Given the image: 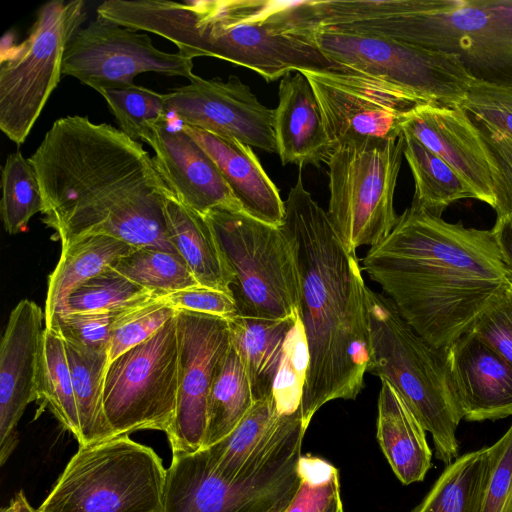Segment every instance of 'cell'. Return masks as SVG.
<instances>
[{
  "label": "cell",
  "instance_id": "1",
  "mask_svg": "<svg viewBox=\"0 0 512 512\" xmlns=\"http://www.w3.org/2000/svg\"><path fill=\"white\" fill-rule=\"evenodd\" d=\"M29 160L43 196L42 221L61 246L104 235L175 251L164 212L172 192L142 144L120 129L79 115L59 118Z\"/></svg>",
  "mask_w": 512,
  "mask_h": 512
},
{
  "label": "cell",
  "instance_id": "2",
  "mask_svg": "<svg viewBox=\"0 0 512 512\" xmlns=\"http://www.w3.org/2000/svg\"><path fill=\"white\" fill-rule=\"evenodd\" d=\"M362 269L408 325L440 350L470 331L510 283L492 229L449 223L414 206L368 249Z\"/></svg>",
  "mask_w": 512,
  "mask_h": 512
},
{
  "label": "cell",
  "instance_id": "3",
  "mask_svg": "<svg viewBox=\"0 0 512 512\" xmlns=\"http://www.w3.org/2000/svg\"><path fill=\"white\" fill-rule=\"evenodd\" d=\"M284 207L280 229L296 261L308 352L300 405L307 429L323 405L354 400L363 388L370 361L366 285L356 253L345 247L327 212L304 187L302 168Z\"/></svg>",
  "mask_w": 512,
  "mask_h": 512
},
{
  "label": "cell",
  "instance_id": "4",
  "mask_svg": "<svg viewBox=\"0 0 512 512\" xmlns=\"http://www.w3.org/2000/svg\"><path fill=\"white\" fill-rule=\"evenodd\" d=\"M97 17L172 42L188 58L212 57L273 82L292 71H321L331 62L315 42L314 3L271 0H107Z\"/></svg>",
  "mask_w": 512,
  "mask_h": 512
},
{
  "label": "cell",
  "instance_id": "5",
  "mask_svg": "<svg viewBox=\"0 0 512 512\" xmlns=\"http://www.w3.org/2000/svg\"><path fill=\"white\" fill-rule=\"evenodd\" d=\"M320 26L454 56L477 83L512 90V0L314 1Z\"/></svg>",
  "mask_w": 512,
  "mask_h": 512
},
{
  "label": "cell",
  "instance_id": "6",
  "mask_svg": "<svg viewBox=\"0 0 512 512\" xmlns=\"http://www.w3.org/2000/svg\"><path fill=\"white\" fill-rule=\"evenodd\" d=\"M370 361L367 372L387 380L432 436L446 465L458 456L463 419L444 350L436 349L401 317L393 302L366 286Z\"/></svg>",
  "mask_w": 512,
  "mask_h": 512
},
{
  "label": "cell",
  "instance_id": "7",
  "mask_svg": "<svg viewBox=\"0 0 512 512\" xmlns=\"http://www.w3.org/2000/svg\"><path fill=\"white\" fill-rule=\"evenodd\" d=\"M306 430L300 416L284 419L250 467L231 480L213 470L205 449L173 454L163 512H286L300 483Z\"/></svg>",
  "mask_w": 512,
  "mask_h": 512
},
{
  "label": "cell",
  "instance_id": "8",
  "mask_svg": "<svg viewBox=\"0 0 512 512\" xmlns=\"http://www.w3.org/2000/svg\"><path fill=\"white\" fill-rule=\"evenodd\" d=\"M167 469L153 449L117 436L79 449L39 512H163Z\"/></svg>",
  "mask_w": 512,
  "mask_h": 512
},
{
  "label": "cell",
  "instance_id": "9",
  "mask_svg": "<svg viewBox=\"0 0 512 512\" xmlns=\"http://www.w3.org/2000/svg\"><path fill=\"white\" fill-rule=\"evenodd\" d=\"M204 216L232 275L238 315L283 319L298 314L296 261L280 227L242 211L218 209Z\"/></svg>",
  "mask_w": 512,
  "mask_h": 512
},
{
  "label": "cell",
  "instance_id": "10",
  "mask_svg": "<svg viewBox=\"0 0 512 512\" xmlns=\"http://www.w3.org/2000/svg\"><path fill=\"white\" fill-rule=\"evenodd\" d=\"M403 157V134L333 150L328 161L327 215L345 247L356 253L384 240L397 223L394 193Z\"/></svg>",
  "mask_w": 512,
  "mask_h": 512
},
{
  "label": "cell",
  "instance_id": "11",
  "mask_svg": "<svg viewBox=\"0 0 512 512\" xmlns=\"http://www.w3.org/2000/svg\"><path fill=\"white\" fill-rule=\"evenodd\" d=\"M85 20L83 0L46 2L38 8L28 36L2 54L0 128L18 146L57 87L66 47Z\"/></svg>",
  "mask_w": 512,
  "mask_h": 512
},
{
  "label": "cell",
  "instance_id": "12",
  "mask_svg": "<svg viewBox=\"0 0 512 512\" xmlns=\"http://www.w3.org/2000/svg\"><path fill=\"white\" fill-rule=\"evenodd\" d=\"M176 315L154 335L108 363L103 409L113 437L170 429L178 395Z\"/></svg>",
  "mask_w": 512,
  "mask_h": 512
},
{
  "label": "cell",
  "instance_id": "13",
  "mask_svg": "<svg viewBox=\"0 0 512 512\" xmlns=\"http://www.w3.org/2000/svg\"><path fill=\"white\" fill-rule=\"evenodd\" d=\"M315 42L331 62L400 86L430 103L455 107L476 83L454 56L386 37L319 26Z\"/></svg>",
  "mask_w": 512,
  "mask_h": 512
},
{
  "label": "cell",
  "instance_id": "14",
  "mask_svg": "<svg viewBox=\"0 0 512 512\" xmlns=\"http://www.w3.org/2000/svg\"><path fill=\"white\" fill-rule=\"evenodd\" d=\"M301 72L314 90L333 150L369 139H398L406 114L427 102L400 86L343 66Z\"/></svg>",
  "mask_w": 512,
  "mask_h": 512
},
{
  "label": "cell",
  "instance_id": "15",
  "mask_svg": "<svg viewBox=\"0 0 512 512\" xmlns=\"http://www.w3.org/2000/svg\"><path fill=\"white\" fill-rule=\"evenodd\" d=\"M193 66V59L179 52L156 48L146 33L97 18L72 36L62 73L97 90L132 84L135 76L147 72L189 80L194 75Z\"/></svg>",
  "mask_w": 512,
  "mask_h": 512
},
{
  "label": "cell",
  "instance_id": "16",
  "mask_svg": "<svg viewBox=\"0 0 512 512\" xmlns=\"http://www.w3.org/2000/svg\"><path fill=\"white\" fill-rule=\"evenodd\" d=\"M179 343L176 412L167 437L173 454L203 449L208 397L219 365L231 345L225 318L176 311Z\"/></svg>",
  "mask_w": 512,
  "mask_h": 512
},
{
  "label": "cell",
  "instance_id": "17",
  "mask_svg": "<svg viewBox=\"0 0 512 512\" xmlns=\"http://www.w3.org/2000/svg\"><path fill=\"white\" fill-rule=\"evenodd\" d=\"M164 97L168 113L181 124L276 153L274 110L263 105L239 77L231 75L223 81L194 74L188 84Z\"/></svg>",
  "mask_w": 512,
  "mask_h": 512
},
{
  "label": "cell",
  "instance_id": "18",
  "mask_svg": "<svg viewBox=\"0 0 512 512\" xmlns=\"http://www.w3.org/2000/svg\"><path fill=\"white\" fill-rule=\"evenodd\" d=\"M44 313L23 299L10 313L0 346V464L17 445V424L37 399Z\"/></svg>",
  "mask_w": 512,
  "mask_h": 512
},
{
  "label": "cell",
  "instance_id": "19",
  "mask_svg": "<svg viewBox=\"0 0 512 512\" xmlns=\"http://www.w3.org/2000/svg\"><path fill=\"white\" fill-rule=\"evenodd\" d=\"M143 142L153 149L157 171L183 205L203 216L218 209L243 212L216 164L181 125H154Z\"/></svg>",
  "mask_w": 512,
  "mask_h": 512
},
{
  "label": "cell",
  "instance_id": "20",
  "mask_svg": "<svg viewBox=\"0 0 512 512\" xmlns=\"http://www.w3.org/2000/svg\"><path fill=\"white\" fill-rule=\"evenodd\" d=\"M401 130L442 158L469 185L477 200L494 209L497 172L458 106L419 104L406 114Z\"/></svg>",
  "mask_w": 512,
  "mask_h": 512
},
{
  "label": "cell",
  "instance_id": "21",
  "mask_svg": "<svg viewBox=\"0 0 512 512\" xmlns=\"http://www.w3.org/2000/svg\"><path fill=\"white\" fill-rule=\"evenodd\" d=\"M444 352L463 418L485 421L512 416V365L471 331Z\"/></svg>",
  "mask_w": 512,
  "mask_h": 512
},
{
  "label": "cell",
  "instance_id": "22",
  "mask_svg": "<svg viewBox=\"0 0 512 512\" xmlns=\"http://www.w3.org/2000/svg\"><path fill=\"white\" fill-rule=\"evenodd\" d=\"M292 72L280 80L274 109L276 153L283 165L320 167L327 163L333 148L309 80L301 71Z\"/></svg>",
  "mask_w": 512,
  "mask_h": 512
},
{
  "label": "cell",
  "instance_id": "23",
  "mask_svg": "<svg viewBox=\"0 0 512 512\" xmlns=\"http://www.w3.org/2000/svg\"><path fill=\"white\" fill-rule=\"evenodd\" d=\"M218 167L244 213L280 227L285 216L279 190L247 144L181 124Z\"/></svg>",
  "mask_w": 512,
  "mask_h": 512
},
{
  "label": "cell",
  "instance_id": "24",
  "mask_svg": "<svg viewBox=\"0 0 512 512\" xmlns=\"http://www.w3.org/2000/svg\"><path fill=\"white\" fill-rule=\"evenodd\" d=\"M481 139L498 175L497 218L512 213V90L474 83L457 105Z\"/></svg>",
  "mask_w": 512,
  "mask_h": 512
},
{
  "label": "cell",
  "instance_id": "25",
  "mask_svg": "<svg viewBox=\"0 0 512 512\" xmlns=\"http://www.w3.org/2000/svg\"><path fill=\"white\" fill-rule=\"evenodd\" d=\"M380 380L376 421L378 443L401 483L420 482L432 465L426 430L398 391L387 380Z\"/></svg>",
  "mask_w": 512,
  "mask_h": 512
},
{
  "label": "cell",
  "instance_id": "26",
  "mask_svg": "<svg viewBox=\"0 0 512 512\" xmlns=\"http://www.w3.org/2000/svg\"><path fill=\"white\" fill-rule=\"evenodd\" d=\"M164 212L170 242L198 284L232 295V275L206 217L183 205L173 193L165 199Z\"/></svg>",
  "mask_w": 512,
  "mask_h": 512
},
{
  "label": "cell",
  "instance_id": "27",
  "mask_svg": "<svg viewBox=\"0 0 512 512\" xmlns=\"http://www.w3.org/2000/svg\"><path fill=\"white\" fill-rule=\"evenodd\" d=\"M298 319L299 313L283 319L236 315L227 320L255 401L272 393L286 339Z\"/></svg>",
  "mask_w": 512,
  "mask_h": 512
},
{
  "label": "cell",
  "instance_id": "28",
  "mask_svg": "<svg viewBox=\"0 0 512 512\" xmlns=\"http://www.w3.org/2000/svg\"><path fill=\"white\" fill-rule=\"evenodd\" d=\"M135 248L104 235L84 237L61 246L59 261L48 278L44 327H50L74 289L114 266Z\"/></svg>",
  "mask_w": 512,
  "mask_h": 512
},
{
  "label": "cell",
  "instance_id": "29",
  "mask_svg": "<svg viewBox=\"0 0 512 512\" xmlns=\"http://www.w3.org/2000/svg\"><path fill=\"white\" fill-rule=\"evenodd\" d=\"M492 469L491 446L457 457L412 512H482Z\"/></svg>",
  "mask_w": 512,
  "mask_h": 512
},
{
  "label": "cell",
  "instance_id": "30",
  "mask_svg": "<svg viewBox=\"0 0 512 512\" xmlns=\"http://www.w3.org/2000/svg\"><path fill=\"white\" fill-rule=\"evenodd\" d=\"M282 418L272 393L256 400L228 436L204 448L213 470L226 479L239 477L249 468L250 458L274 436Z\"/></svg>",
  "mask_w": 512,
  "mask_h": 512
},
{
  "label": "cell",
  "instance_id": "31",
  "mask_svg": "<svg viewBox=\"0 0 512 512\" xmlns=\"http://www.w3.org/2000/svg\"><path fill=\"white\" fill-rule=\"evenodd\" d=\"M63 341L79 415V445L113 438L103 409L108 351L87 349L67 340Z\"/></svg>",
  "mask_w": 512,
  "mask_h": 512
},
{
  "label": "cell",
  "instance_id": "32",
  "mask_svg": "<svg viewBox=\"0 0 512 512\" xmlns=\"http://www.w3.org/2000/svg\"><path fill=\"white\" fill-rule=\"evenodd\" d=\"M403 134V156L414 179L411 206L441 216L452 203L476 196L469 185L442 158L408 133Z\"/></svg>",
  "mask_w": 512,
  "mask_h": 512
},
{
  "label": "cell",
  "instance_id": "33",
  "mask_svg": "<svg viewBox=\"0 0 512 512\" xmlns=\"http://www.w3.org/2000/svg\"><path fill=\"white\" fill-rule=\"evenodd\" d=\"M254 403L255 399L242 360L231 342L210 389L203 449L228 436Z\"/></svg>",
  "mask_w": 512,
  "mask_h": 512
},
{
  "label": "cell",
  "instance_id": "34",
  "mask_svg": "<svg viewBox=\"0 0 512 512\" xmlns=\"http://www.w3.org/2000/svg\"><path fill=\"white\" fill-rule=\"evenodd\" d=\"M36 402L38 413L49 408L60 424L80 440V422L72 375L62 336L44 328Z\"/></svg>",
  "mask_w": 512,
  "mask_h": 512
},
{
  "label": "cell",
  "instance_id": "35",
  "mask_svg": "<svg viewBox=\"0 0 512 512\" xmlns=\"http://www.w3.org/2000/svg\"><path fill=\"white\" fill-rule=\"evenodd\" d=\"M112 267L156 297L199 285L183 258L175 251L135 248Z\"/></svg>",
  "mask_w": 512,
  "mask_h": 512
},
{
  "label": "cell",
  "instance_id": "36",
  "mask_svg": "<svg viewBox=\"0 0 512 512\" xmlns=\"http://www.w3.org/2000/svg\"><path fill=\"white\" fill-rule=\"evenodd\" d=\"M1 217L7 233L23 232L29 220L44 210L36 172L20 151L10 154L2 168Z\"/></svg>",
  "mask_w": 512,
  "mask_h": 512
},
{
  "label": "cell",
  "instance_id": "37",
  "mask_svg": "<svg viewBox=\"0 0 512 512\" xmlns=\"http://www.w3.org/2000/svg\"><path fill=\"white\" fill-rule=\"evenodd\" d=\"M106 100L120 130L137 142L152 126L169 121L164 94L132 84L103 86L96 90Z\"/></svg>",
  "mask_w": 512,
  "mask_h": 512
},
{
  "label": "cell",
  "instance_id": "38",
  "mask_svg": "<svg viewBox=\"0 0 512 512\" xmlns=\"http://www.w3.org/2000/svg\"><path fill=\"white\" fill-rule=\"evenodd\" d=\"M152 298V292L110 267L74 289L57 314L128 310Z\"/></svg>",
  "mask_w": 512,
  "mask_h": 512
},
{
  "label": "cell",
  "instance_id": "39",
  "mask_svg": "<svg viewBox=\"0 0 512 512\" xmlns=\"http://www.w3.org/2000/svg\"><path fill=\"white\" fill-rule=\"evenodd\" d=\"M307 365V344L299 317L286 339L284 354L272 390L281 415H291L300 411Z\"/></svg>",
  "mask_w": 512,
  "mask_h": 512
},
{
  "label": "cell",
  "instance_id": "40",
  "mask_svg": "<svg viewBox=\"0 0 512 512\" xmlns=\"http://www.w3.org/2000/svg\"><path fill=\"white\" fill-rule=\"evenodd\" d=\"M300 483L286 512H325L340 495L338 470L328 461L301 455L298 462Z\"/></svg>",
  "mask_w": 512,
  "mask_h": 512
},
{
  "label": "cell",
  "instance_id": "41",
  "mask_svg": "<svg viewBox=\"0 0 512 512\" xmlns=\"http://www.w3.org/2000/svg\"><path fill=\"white\" fill-rule=\"evenodd\" d=\"M175 315L176 310L157 297L125 312L114 325L108 363L154 335Z\"/></svg>",
  "mask_w": 512,
  "mask_h": 512
},
{
  "label": "cell",
  "instance_id": "42",
  "mask_svg": "<svg viewBox=\"0 0 512 512\" xmlns=\"http://www.w3.org/2000/svg\"><path fill=\"white\" fill-rule=\"evenodd\" d=\"M128 310L61 313L46 328H55L64 340L78 346L108 351L114 325Z\"/></svg>",
  "mask_w": 512,
  "mask_h": 512
},
{
  "label": "cell",
  "instance_id": "43",
  "mask_svg": "<svg viewBox=\"0 0 512 512\" xmlns=\"http://www.w3.org/2000/svg\"><path fill=\"white\" fill-rule=\"evenodd\" d=\"M470 331L512 365V285L510 283L491 298Z\"/></svg>",
  "mask_w": 512,
  "mask_h": 512
},
{
  "label": "cell",
  "instance_id": "44",
  "mask_svg": "<svg viewBox=\"0 0 512 512\" xmlns=\"http://www.w3.org/2000/svg\"><path fill=\"white\" fill-rule=\"evenodd\" d=\"M491 449L493 469L482 512H512V423Z\"/></svg>",
  "mask_w": 512,
  "mask_h": 512
},
{
  "label": "cell",
  "instance_id": "45",
  "mask_svg": "<svg viewBox=\"0 0 512 512\" xmlns=\"http://www.w3.org/2000/svg\"><path fill=\"white\" fill-rule=\"evenodd\" d=\"M176 311H188L225 319L238 315L232 295L201 285L157 297Z\"/></svg>",
  "mask_w": 512,
  "mask_h": 512
},
{
  "label": "cell",
  "instance_id": "46",
  "mask_svg": "<svg viewBox=\"0 0 512 512\" xmlns=\"http://www.w3.org/2000/svg\"><path fill=\"white\" fill-rule=\"evenodd\" d=\"M501 259L512 285V213L497 218L492 228Z\"/></svg>",
  "mask_w": 512,
  "mask_h": 512
},
{
  "label": "cell",
  "instance_id": "47",
  "mask_svg": "<svg viewBox=\"0 0 512 512\" xmlns=\"http://www.w3.org/2000/svg\"><path fill=\"white\" fill-rule=\"evenodd\" d=\"M1 512H39L35 510L28 502L23 491L15 494L10 504L3 508Z\"/></svg>",
  "mask_w": 512,
  "mask_h": 512
},
{
  "label": "cell",
  "instance_id": "48",
  "mask_svg": "<svg viewBox=\"0 0 512 512\" xmlns=\"http://www.w3.org/2000/svg\"><path fill=\"white\" fill-rule=\"evenodd\" d=\"M325 512H344L340 495L331 502Z\"/></svg>",
  "mask_w": 512,
  "mask_h": 512
}]
</instances>
